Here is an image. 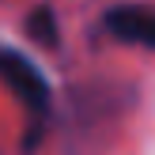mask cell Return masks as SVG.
Masks as SVG:
<instances>
[{"mask_svg": "<svg viewBox=\"0 0 155 155\" xmlns=\"http://www.w3.org/2000/svg\"><path fill=\"white\" fill-rule=\"evenodd\" d=\"M0 80L15 91V98H19L30 114H45L49 110V83L38 72V64L27 61L23 53L0 49Z\"/></svg>", "mask_w": 155, "mask_h": 155, "instance_id": "obj_1", "label": "cell"}, {"mask_svg": "<svg viewBox=\"0 0 155 155\" xmlns=\"http://www.w3.org/2000/svg\"><path fill=\"white\" fill-rule=\"evenodd\" d=\"M106 30L121 42L144 45V49H155V8L144 4H117L106 12Z\"/></svg>", "mask_w": 155, "mask_h": 155, "instance_id": "obj_2", "label": "cell"}, {"mask_svg": "<svg viewBox=\"0 0 155 155\" xmlns=\"http://www.w3.org/2000/svg\"><path fill=\"white\" fill-rule=\"evenodd\" d=\"M27 30H30V38H38V45H57V42H61L57 19H53V12H49L45 4L30 12V23H27Z\"/></svg>", "mask_w": 155, "mask_h": 155, "instance_id": "obj_3", "label": "cell"}]
</instances>
